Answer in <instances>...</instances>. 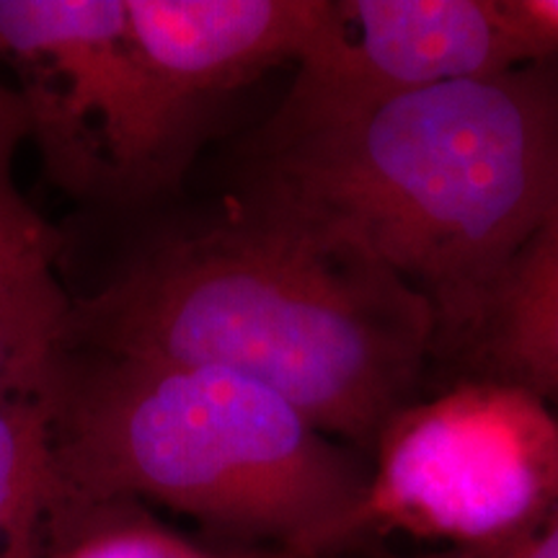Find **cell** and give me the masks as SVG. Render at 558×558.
Listing matches in <instances>:
<instances>
[{
  "label": "cell",
  "mask_w": 558,
  "mask_h": 558,
  "mask_svg": "<svg viewBox=\"0 0 558 558\" xmlns=\"http://www.w3.org/2000/svg\"><path fill=\"white\" fill-rule=\"evenodd\" d=\"M530 60H558V0H501Z\"/></svg>",
  "instance_id": "13"
},
{
  "label": "cell",
  "mask_w": 558,
  "mask_h": 558,
  "mask_svg": "<svg viewBox=\"0 0 558 558\" xmlns=\"http://www.w3.org/2000/svg\"><path fill=\"white\" fill-rule=\"evenodd\" d=\"M24 143H32L29 111L0 65V246L58 256L60 233L34 213L16 186V158Z\"/></svg>",
  "instance_id": "11"
},
{
  "label": "cell",
  "mask_w": 558,
  "mask_h": 558,
  "mask_svg": "<svg viewBox=\"0 0 558 558\" xmlns=\"http://www.w3.org/2000/svg\"><path fill=\"white\" fill-rule=\"evenodd\" d=\"M241 192L362 246L463 357L509 264L558 205V60L407 94L352 120L256 132Z\"/></svg>",
  "instance_id": "2"
},
{
  "label": "cell",
  "mask_w": 558,
  "mask_h": 558,
  "mask_svg": "<svg viewBox=\"0 0 558 558\" xmlns=\"http://www.w3.org/2000/svg\"><path fill=\"white\" fill-rule=\"evenodd\" d=\"M267 558H300V556H292V554H284V550H279V554H271ZM324 558H331V556H324Z\"/></svg>",
  "instance_id": "15"
},
{
  "label": "cell",
  "mask_w": 558,
  "mask_h": 558,
  "mask_svg": "<svg viewBox=\"0 0 558 558\" xmlns=\"http://www.w3.org/2000/svg\"><path fill=\"white\" fill-rule=\"evenodd\" d=\"M135 507H99L50 558H220L143 518Z\"/></svg>",
  "instance_id": "12"
},
{
  "label": "cell",
  "mask_w": 558,
  "mask_h": 558,
  "mask_svg": "<svg viewBox=\"0 0 558 558\" xmlns=\"http://www.w3.org/2000/svg\"><path fill=\"white\" fill-rule=\"evenodd\" d=\"M60 349L230 369L373 452L414 403L437 320L369 251L239 192L220 218L158 239L70 298Z\"/></svg>",
  "instance_id": "1"
},
{
  "label": "cell",
  "mask_w": 558,
  "mask_h": 558,
  "mask_svg": "<svg viewBox=\"0 0 558 558\" xmlns=\"http://www.w3.org/2000/svg\"><path fill=\"white\" fill-rule=\"evenodd\" d=\"M460 360L527 388L558 416V205L509 264Z\"/></svg>",
  "instance_id": "9"
},
{
  "label": "cell",
  "mask_w": 558,
  "mask_h": 558,
  "mask_svg": "<svg viewBox=\"0 0 558 558\" xmlns=\"http://www.w3.org/2000/svg\"><path fill=\"white\" fill-rule=\"evenodd\" d=\"M556 507L558 416L527 388L478 378L390 416L333 556L396 533L448 550L497 548Z\"/></svg>",
  "instance_id": "4"
},
{
  "label": "cell",
  "mask_w": 558,
  "mask_h": 558,
  "mask_svg": "<svg viewBox=\"0 0 558 558\" xmlns=\"http://www.w3.org/2000/svg\"><path fill=\"white\" fill-rule=\"evenodd\" d=\"M47 378L0 393V558H50L90 518L60 471Z\"/></svg>",
  "instance_id": "8"
},
{
  "label": "cell",
  "mask_w": 558,
  "mask_h": 558,
  "mask_svg": "<svg viewBox=\"0 0 558 558\" xmlns=\"http://www.w3.org/2000/svg\"><path fill=\"white\" fill-rule=\"evenodd\" d=\"M525 62L533 60L501 0H326L295 78L262 130L324 128Z\"/></svg>",
  "instance_id": "7"
},
{
  "label": "cell",
  "mask_w": 558,
  "mask_h": 558,
  "mask_svg": "<svg viewBox=\"0 0 558 558\" xmlns=\"http://www.w3.org/2000/svg\"><path fill=\"white\" fill-rule=\"evenodd\" d=\"M54 262L0 246V393L39 383L58 357L70 295Z\"/></svg>",
  "instance_id": "10"
},
{
  "label": "cell",
  "mask_w": 558,
  "mask_h": 558,
  "mask_svg": "<svg viewBox=\"0 0 558 558\" xmlns=\"http://www.w3.org/2000/svg\"><path fill=\"white\" fill-rule=\"evenodd\" d=\"M0 65L50 177L78 199L122 202L137 90L128 0H0Z\"/></svg>",
  "instance_id": "6"
},
{
  "label": "cell",
  "mask_w": 558,
  "mask_h": 558,
  "mask_svg": "<svg viewBox=\"0 0 558 558\" xmlns=\"http://www.w3.org/2000/svg\"><path fill=\"white\" fill-rule=\"evenodd\" d=\"M137 94L124 202L184 177L209 117L271 68L303 58L326 0H128Z\"/></svg>",
  "instance_id": "5"
},
{
  "label": "cell",
  "mask_w": 558,
  "mask_h": 558,
  "mask_svg": "<svg viewBox=\"0 0 558 558\" xmlns=\"http://www.w3.org/2000/svg\"><path fill=\"white\" fill-rule=\"evenodd\" d=\"M383 558H558V507L533 533L486 550H435L422 556H383Z\"/></svg>",
  "instance_id": "14"
},
{
  "label": "cell",
  "mask_w": 558,
  "mask_h": 558,
  "mask_svg": "<svg viewBox=\"0 0 558 558\" xmlns=\"http://www.w3.org/2000/svg\"><path fill=\"white\" fill-rule=\"evenodd\" d=\"M47 390L60 471L86 512L156 501L324 558L367 497L360 450L230 369L60 349Z\"/></svg>",
  "instance_id": "3"
}]
</instances>
